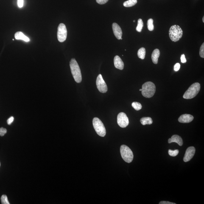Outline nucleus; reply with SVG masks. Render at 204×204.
Segmentation results:
<instances>
[{"mask_svg":"<svg viewBox=\"0 0 204 204\" xmlns=\"http://www.w3.org/2000/svg\"><path fill=\"white\" fill-rule=\"evenodd\" d=\"M70 67L73 77L77 83H81L82 77L80 67L75 59H71L70 62Z\"/></svg>","mask_w":204,"mask_h":204,"instance_id":"f257e3e1","label":"nucleus"},{"mask_svg":"<svg viewBox=\"0 0 204 204\" xmlns=\"http://www.w3.org/2000/svg\"><path fill=\"white\" fill-rule=\"evenodd\" d=\"M141 90V93L143 96L146 98H151L155 92V85L152 82H146L143 85Z\"/></svg>","mask_w":204,"mask_h":204,"instance_id":"f03ea898","label":"nucleus"},{"mask_svg":"<svg viewBox=\"0 0 204 204\" xmlns=\"http://www.w3.org/2000/svg\"><path fill=\"white\" fill-rule=\"evenodd\" d=\"M183 32L181 28L177 25L171 26L169 30V36L172 41L176 42L178 41L182 38Z\"/></svg>","mask_w":204,"mask_h":204,"instance_id":"7ed1b4c3","label":"nucleus"},{"mask_svg":"<svg viewBox=\"0 0 204 204\" xmlns=\"http://www.w3.org/2000/svg\"><path fill=\"white\" fill-rule=\"evenodd\" d=\"M200 89V84L198 82L192 84L185 92L183 98L185 99H191L198 94Z\"/></svg>","mask_w":204,"mask_h":204,"instance_id":"20e7f679","label":"nucleus"},{"mask_svg":"<svg viewBox=\"0 0 204 204\" xmlns=\"http://www.w3.org/2000/svg\"><path fill=\"white\" fill-rule=\"evenodd\" d=\"M120 153L123 159L126 162H132L133 158V152L130 148L125 145H123L121 146Z\"/></svg>","mask_w":204,"mask_h":204,"instance_id":"39448f33","label":"nucleus"},{"mask_svg":"<svg viewBox=\"0 0 204 204\" xmlns=\"http://www.w3.org/2000/svg\"><path fill=\"white\" fill-rule=\"evenodd\" d=\"M93 127L96 133L99 136L104 137L106 135V130L102 121L98 118H94L93 120Z\"/></svg>","mask_w":204,"mask_h":204,"instance_id":"423d86ee","label":"nucleus"},{"mask_svg":"<svg viewBox=\"0 0 204 204\" xmlns=\"http://www.w3.org/2000/svg\"><path fill=\"white\" fill-rule=\"evenodd\" d=\"M67 30L65 25L61 23L59 25L57 29V38L58 41L63 43L66 40Z\"/></svg>","mask_w":204,"mask_h":204,"instance_id":"0eeeda50","label":"nucleus"},{"mask_svg":"<svg viewBox=\"0 0 204 204\" xmlns=\"http://www.w3.org/2000/svg\"><path fill=\"white\" fill-rule=\"evenodd\" d=\"M96 85L98 90L100 92H106L107 91V85L103 79L102 74H99L98 76L96 81Z\"/></svg>","mask_w":204,"mask_h":204,"instance_id":"6e6552de","label":"nucleus"},{"mask_svg":"<svg viewBox=\"0 0 204 204\" xmlns=\"http://www.w3.org/2000/svg\"><path fill=\"white\" fill-rule=\"evenodd\" d=\"M117 123L118 125L122 128H125L129 125V120L126 115L124 112H121L117 116Z\"/></svg>","mask_w":204,"mask_h":204,"instance_id":"1a4fd4ad","label":"nucleus"},{"mask_svg":"<svg viewBox=\"0 0 204 204\" xmlns=\"http://www.w3.org/2000/svg\"><path fill=\"white\" fill-rule=\"evenodd\" d=\"M195 152V149L194 147L192 146V147H188L185 152V156L183 158L184 161L185 162H187L191 160L194 157Z\"/></svg>","mask_w":204,"mask_h":204,"instance_id":"9d476101","label":"nucleus"},{"mask_svg":"<svg viewBox=\"0 0 204 204\" xmlns=\"http://www.w3.org/2000/svg\"><path fill=\"white\" fill-rule=\"evenodd\" d=\"M112 29L115 36L118 40H121V38H122L123 33L120 26L116 23H113Z\"/></svg>","mask_w":204,"mask_h":204,"instance_id":"9b49d317","label":"nucleus"},{"mask_svg":"<svg viewBox=\"0 0 204 204\" xmlns=\"http://www.w3.org/2000/svg\"><path fill=\"white\" fill-rule=\"evenodd\" d=\"M194 116L192 115L185 114L182 115L178 118V120L179 122L185 123H189L194 119Z\"/></svg>","mask_w":204,"mask_h":204,"instance_id":"f8f14e48","label":"nucleus"},{"mask_svg":"<svg viewBox=\"0 0 204 204\" xmlns=\"http://www.w3.org/2000/svg\"><path fill=\"white\" fill-rule=\"evenodd\" d=\"M114 64L115 67L120 70L123 69L124 64L120 57L118 56H116L114 58Z\"/></svg>","mask_w":204,"mask_h":204,"instance_id":"ddd939ff","label":"nucleus"},{"mask_svg":"<svg viewBox=\"0 0 204 204\" xmlns=\"http://www.w3.org/2000/svg\"><path fill=\"white\" fill-rule=\"evenodd\" d=\"M176 143L179 146H182L183 144V141L182 138L179 135H173L171 138L168 140V143Z\"/></svg>","mask_w":204,"mask_h":204,"instance_id":"4468645a","label":"nucleus"},{"mask_svg":"<svg viewBox=\"0 0 204 204\" xmlns=\"http://www.w3.org/2000/svg\"><path fill=\"white\" fill-rule=\"evenodd\" d=\"M160 55L159 50L155 49L152 53L151 57L152 62L154 64H157L158 63V59Z\"/></svg>","mask_w":204,"mask_h":204,"instance_id":"2eb2a0df","label":"nucleus"},{"mask_svg":"<svg viewBox=\"0 0 204 204\" xmlns=\"http://www.w3.org/2000/svg\"><path fill=\"white\" fill-rule=\"evenodd\" d=\"M15 38L17 40H22L24 41L28 42L29 41V39L25 35L21 32H17L15 34Z\"/></svg>","mask_w":204,"mask_h":204,"instance_id":"dca6fc26","label":"nucleus"},{"mask_svg":"<svg viewBox=\"0 0 204 204\" xmlns=\"http://www.w3.org/2000/svg\"><path fill=\"white\" fill-rule=\"evenodd\" d=\"M140 122L143 125H145L146 124H151L153 123V121L151 118L147 117H143L140 119Z\"/></svg>","mask_w":204,"mask_h":204,"instance_id":"f3484780","label":"nucleus"},{"mask_svg":"<svg viewBox=\"0 0 204 204\" xmlns=\"http://www.w3.org/2000/svg\"><path fill=\"white\" fill-rule=\"evenodd\" d=\"M138 56L139 58L144 60L145 57L146 49L144 47H142L138 50L137 53Z\"/></svg>","mask_w":204,"mask_h":204,"instance_id":"a211bd4d","label":"nucleus"},{"mask_svg":"<svg viewBox=\"0 0 204 204\" xmlns=\"http://www.w3.org/2000/svg\"><path fill=\"white\" fill-rule=\"evenodd\" d=\"M137 2V0H128L124 3L123 5L126 7H131Z\"/></svg>","mask_w":204,"mask_h":204,"instance_id":"6ab92c4d","label":"nucleus"},{"mask_svg":"<svg viewBox=\"0 0 204 204\" xmlns=\"http://www.w3.org/2000/svg\"><path fill=\"white\" fill-rule=\"evenodd\" d=\"M143 26V22L141 19H139L138 21L137 26L136 28V30L138 32H141Z\"/></svg>","mask_w":204,"mask_h":204,"instance_id":"aec40b11","label":"nucleus"},{"mask_svg":"<svg viewBox=\"0 0 204 204\" xmlns=\"http://www.w3.org/2000/svg\"><path fill=\"white\" fill-rule=\"evenodd\" d=\"M154 20L152 19H150L147 21V26L149 30L150 31H153L154 29L153 24Z\"/></svg>","mask_w":204,"mask_h":204,"instance_id":"412c9836","label":"nucleus"},{"mask_svg":"<svg viewBox=\"0 0 204 204\" xmlns=\"http://www.w3.org/2000/svg\"><path fill=\"white\" fill-rule=\"evenodd\" d=\"M132 107H133L135 110H137V111H138V110H141L142 109V107L141 104L140 103L137 102H134L132 103Z\"/></svg>","mask_w":204,"mask_h":204,"instance_id":"4be33fe9","label":"nucleus"},{"mask_svg":"<svg viewBox=\"0 0 204 204\" xmlns=\"http://www.w3.org/2000/svg\"><path fill=\"white\" fill-rule=\"evenodd\" d=\"M168 153H169V155L171 157H175L178 154L179 150L178 149H176V150H174L169 149V150H168Z\"/></svg>","mask_w":204,"mask_h":204,"instance_id":"5701e85b","label":"nucleus"},{"mask_svg":"<svg viewBox=\"0 0 204 204\" xmlns=\"http://www.w3.org/2000/svg\"><path fill=\"white\" fill-rule=\"evenodd\" d=\"M1 203L2 204H10L5 195H3L1 197Z\"/></svg>","mask_w":204,"mask_h":204,"instance_id":"b1692460","label":"nucleus"},{"mask_svg":"<svg viewBox=\"0 0 204 204\" xmlns=\"http://www.w3.org/2000/svg\"><path fill=\"white\" fill-rule=\"evenodd\" d=\"M200 57H202V58H204V43H203V44L201 46L200 50Z\"/></svg>","mask_w":204,"mask_h":204,"instance_id":"393cba45","label":"nucleus"},{"mask_svg":"<svg viewBox=\"0 0 204 204\" xmlns=\"http://www.w3.org/2000/svg\"><path fill=\"white\" fill-rule=\"evenodd\" d=\"M7 132V130L5 128L3 127H1L0 128V136H4Z\"/></svg>","mask_w":204,"mask_h":204,"instance_id":"a878e982","label":"nucleus"},{"mask_svg":"<svg viewBox=\"0 0 204 204\" xmlns=\"http://www.w3.org/2000/svg\"><path fill=\"white\" fill-rule=\"evenodd\" d=\"M180 64L178 63L176 64L174 66V70L175 71H177L180 70Z\"/></svg>","mask_w":204,"mask_h":204,"instance_id":"bb28decb","label":"nucleus"},{"mask_svg":"<svg viewBox=\"0 0 204 204\" xmlns=\"http://www.w3.org/2000/svg\"><path fill=\"white\" fill-rule=\"evenodd\" d=\"M14 120V118L13 116L10 117V118H9V119H7V123L9 125H11L12 123L13 122Z\"/></svg>","mask_w":204,"mask_h":204,"instance_id":"cd10ccee","label":"nucleus"},{"mask_svg":"<svg viewBox=\"0 0 204 204\" xmlns=\"http://www.w3.org/2000/svg\"><path fill=\"white\" fill-rule=\"evenodd\" d=\"M109 0H96V2L99 4H104L106 3Z\"/></svg>","mask_w":204,"mask_h":204,"instance_id":"c85d7f7f","label":"nucleus"},{"mask_svg":"<svg viewBox=\"0 0 204 204\" xmlns=\"http://www.w3.org/2000/svg\"><path fill=\"white\" fill-rule=\"evenodd\" d=\"M18 7L19 8L23 7L24 5V0H18Z\"/></svg>","mask_w":204,"mask_h":204,"instance_id":"c756f323","label":"nucleus"},{"mask_svg":"<svg viewBox=\"0 0 204 204\" xmlns=\"http://www.w3.org/2000/svg\"><path fill=\"white\" fill-rule=\"evenodd\" d=\"M181 60L182 63H186L187 61L186 58H185L184 54H182L181 55Z\"/></svg>","mask_w":204,"mask_h":204,"instance_id":"7c9ffc66","label":"nucleus"},{"mask_svg":"<svg viewBox=\"0 0 204 204\" xmlns=\"http://www.w3.org/2000/svg\"><path fill=\"white\" fill-rule=\"evenodd\" d=\"M159 204H176V203L167 201H161L160 202Z\"/></svg>","mask_w":204,"mask_h":204,"instance_id":"2f4dec72","label":"nucleus"},{"mask_svg":"<svg viewBox=\"0 0 204 204\" xmlns=\"http://www.w3.org/2000/svg\"><path fill=\"white\" fill-rule=\"evenodd\" d=\"M203 19V22H204V16L203 17V19Z\"/></svg>","mask_w":204,"mask_h":204,"instance_id":"473e14b6","label":"nucleus"},{"mask_svg":"<svg viewBox=\"0 0 204 204\" xmlns=\"http://www.w3.org/2000/svg\"><path fill=\"white\" fill-rule=\"evenodd\" d=\"M141 90H142L141 89H140V91H141Z\"/></svg>","mask_w":204,"mask_h":204,"instance_id":"72a5a7b5","label":"nucleus"},{"mask_svg":"<svg viewBox=\"0 0 204 204\" xmlns=\"http://www.w3.org/2000/svg\"><path fill=\"white\" fill-rule=\"evenodd\" d=\"M121 40H123V38H121Z\"/></svg>","mask_w":204,"mask_h":204,"instance_id":"f704fd0d","label":"nucleus"},{"mask_svg":"<svg viewBox=\"0 0 204 204\" xmlns=\"http://www.w3.org/2000/svg\"><path fill=\"white\" fill-rule=\"evenodd\" d=\"M135 22V20H134V21H133V22Z\"/></svg>","mask_w":204,"mask_h":204,"instance_id":"c9c22d12","label":"nucleus"},{"mask_svg":"<svg viewBox=\"0 0 204 204\" xmlns=\"http://www.w3.org/2000/svg\"><path fill=\"white\" fill-rule=\"evenodd\" d=\"M0 166H1V163H0Z\"/></svg>","mask_w":204,"mask_h":204,"instance_id":"e433bc0d","label":"nucleus"}]
</instances>
